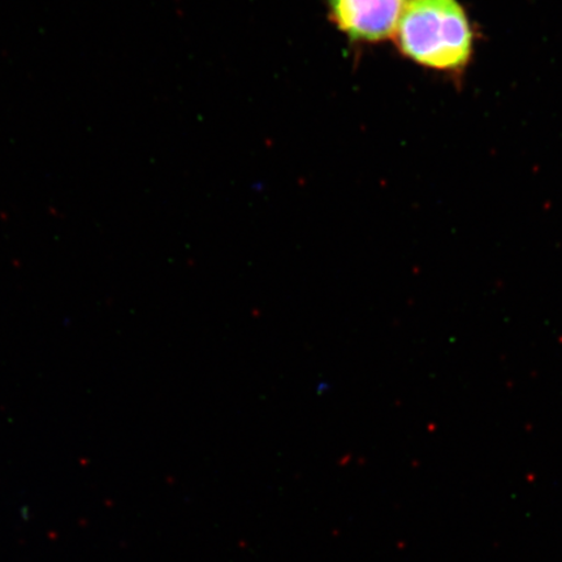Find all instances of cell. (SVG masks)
<instances>
[{"instance_id": "cell-1", "label": "cell", "mask_w": 562, "mask_h": 562, "mask_svg": "<svg viewBox=\"0 0 562 562\" xmlns=\"http://www.w3.org/2000/svg\"><path fill=\"white\" fill-rule=\"evenodd\" d=\"M407 59L442 72L465 67L473 54V31L459 0H412L395 33Z\"/></svg>"}, {"instance_id": "cell-2", "label": "cell", "mask_w": 562, "mask_h": 562, "mask_svg": "<svg viewBox=\"0 0 562 562\" xmlns=\"http://www.w3.org/2000/svg\"><path fill=\"white\" fill-rule=\"evenodd\" d=\"M329 20L353 44L374 45L395 35L412 0H325Z\"/></svg>"}]
</instances>
